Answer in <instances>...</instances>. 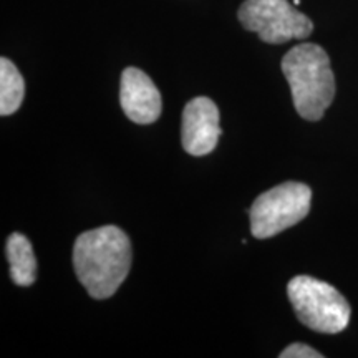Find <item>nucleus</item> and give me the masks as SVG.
Segmentation results:
<instances>
[{"mask_svg":"<svg viewBox=\"0 0 358 358\" xmlns=\"http://www.w3.org/2000/svg\"><path fill=\"white\" fill-rule=\"evenodd\" d=\"M131 243L116 226L82 232L73 245V267L78 280L93 299L113 295L131 267Z\"/></svg>","mask_w":358,"mask_h":358,"instance_id":"f257e3e1","label":"nucleus"},{"mask_svg":"<svg viewBox=\"0 0 358 358\" xmlns=\"http://www.w3.org/2000/svg\"><path fill=\"white\" fill-rule=\"evenodd\" d=\"M282 71L297 113L308 122H319L335 98V77L327 52L317 43L295 45L282 58Z\"/></svg>","mask_w":358,"mask_h":358,"instance_id":"f03ea898","label":"nucleus"},{"mask_svg":"<svg viewBox=\"0 0 358 358\" xmlns=\"http://www.w3.org/2000/svg\"><path fill=\"white\" fill-rule=\"evenodd\" d=\"M289 301L303 325L319 334H340L350 322L352 308L334 285L310 275H297L287 285Z\"/></svg>","mask_w":358,"mask_h":358,"instance_id":"7ed1b4c3","label":"nucleus"},{"mask_svg":"<svg viewBox=\"0 0 358 358\" xmlns=\"http://www.w3.org/2000/svg\"><path fill=\"white\" fill-rule=\"evenodd\" d=\"M312 189L303 182L287 181L262 192L249 209L250 232L257 239L277 236L307 216Z\"/></svg>","mask_w":358,"mask_h":358,"instance_id":"20e7f679","label":"nucleus"},{"mask_svg":"<svg viewBox=\"0 0 358 358\" xmlns=\"http://www.w3.org/2000/svg\"><path fill=\"white\" fill-rule=\"evenodd\" d=\"M237 19L245 30L272 45L307 38L313 32V22L289 0H245Z\"/></svg>","mask_w":358,"mask_h":358,"instance_id":"39448f33","label":"nucleus"},{"mask_svg":"<svg viewBox=\"0 0 358 358\" xmlns=\"http://www.w3.org/2000/svg\"><path fill=\"white\" fill-rule=\"evenodd\" d=\"M221 127L219 110L211 98L198 96L191 100L182 111L181 141L191 156L209 155L216 148Z\"/></svg>","mask_w":358,"mask_h":358,"instance_id":"423d86ee","label":"nucleus"},{"mask_svg":"<svg viewBox=\"0 0 358 358\" xmlns=\"http://www.w3.org/2000/svg\"><path fill=\"white\" fill-rule=\"evenodd\" d=\"M120 103L124 115L138 124H151L161 115V93L145 71L128 66L122 73Z\"/></svg>","mask_w":358,"mask_h":358,"instance_id":"0eeeda50","label":"nucleus"},{"mask_svg":"<svg viewBox=\"0 0 358 358\" xmlns=\"http://www.w3.org/2000/svg\"><path fill=\"white\" fill-rule=\"evenodd\" d=\"M7 259L10 277L17 285L29 287L37 277V261L30 241L20 232H13L7 239Z\"/></svg>","mask_w":358,"mask_h":358,"instance_id":"6e6552de","label":"nucleus"},{"mask_svg":"<svg viewBox=\"0 0 358 358\" xmlns=\"http://www.w3.org/2000/svg\"><path fill=\"white\" fill-rule=\"evenodd\" d=\"M25 95V82L19 69L6 57L0 58V115H13Z\"/></svg>","mask_w":358,"mask_h":358,"instance_id":"1a4fd4ad","label":"nucleus"},{"mask_svg":"<svg viewBox=\"0 0 358 358\" xmlns=\"http://www.w3.org/2000/svg\"><path fill=\"white\" fill-rule=\"evenodd\" d=\"M280 358H322L324 355L317 350H313L312 347L306 345V343H292L285 348L284 352H280Z\"/></svg>","mask_w":358,"mask_h":358,"instance_id":"9d476101","label":"nucleus"},{"mask_svg":"<svg viewBox=\"0 0 358 358\" xmlns=\"http://www.w3.org/2000/svg\"><path fill=\"white\" fill-rule=\"evenodd\" d=\"M294 6H301V0H294Z\"/></svg>","mask_w":358,"mask_h":358,"instance_id":"9b49d317","label":"nucleus"}]
</instances>
